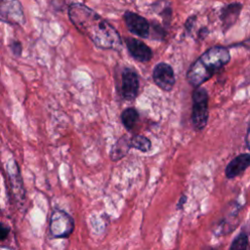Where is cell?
Wrapping results in <instances>:
<instances>
[{
    "instance_id": "obj_16",
    "label": "cell",
    "mask_w": 250,
    "mask_h": 250,
    "mask_svg": "<svg viewBox=\"0 0 250 250\" xmlns=\"http://www.w3.org/2000/svg\"><path fill=\"white\" fill-rule=\"evenodd\" d=\"M11 50L13 51L15 56H20L21 53V45L19 41H13L11 44Z\"/></svg>"
},
{
    "instance_id": "obj_4",
    "label": "cell",
    "mask_w": 250,
    "mask_h": 250,
    "mask_svg": "<svg viewBox=\"0 0 250 250\" xmlns=\"http://www.w3.org/2000/svg\"><path fill=\"white\" fill-rule=\"evenodd\" d=\"M0 21L10 24H24L25 18L19 0H0Z\"/></svg>"
},
{
    "instance_id": "obj_9",
    "label": "cell",
    "mask_w": 250,
    "mask_h": 250,
    "mask_svg": "<svg viewBox=\"0 0 250 250\" xmlns=\"http://www.w3.org/2000/svg\"><path fill=\"white\" fill-rule=\"evenodd\" d=\"M125 43L130 55L141 62H146L150 61L152 57V51L143 41L136 38H126Z\"/></svg>"
},
{
    "instance_id": "obj_6",
    "label": "cell",
    "mask_w": 250,
    "mask_h": 250,
    "mask_svg": "<svg viewBox=\"0 0 250 250\" xmlns=\"http://www.w3.org/2000/svg\"><path fill=\"white\" fill-rule=\"evenodd\" d=\"M154 83L163 91H171L175 85L176 78L172 66L166 62H158L152 70Z\"/></svg>"
},
{
    "instance_id": "obj_11",
    "label": "cell",
    "mask_w": 250,
    "mask_h": 250,
    "mask_svg": "<svg viewBox=\"0 0 250 250\" xmlns=\"http://www.w3.org/2000/svg\"><path fill=\"white\" fill-rule=\"evenodd\" d=\"M240 4L239 3H233L230 5H228L222 12V21L223 24L226 28H229L237 19L240 11Z\"/></svg>"
},
{
    "instance_id": "obj_13",
    "label": "cell",
    "mask_w": 250,
    "mask_h": 250,
    "mask_svg": "<svg viewBox=\"0 0 250 250\" xmlns=\"http://www.w3.org/2000/svg\"><path fill=\"white\" fill-rule=\"evenodd\" d=\"M120 117H121V121H122V124L124 125V127L127 130H132L138 120L139 114H138V111L134 107H128V108H125L121 112Z\"/></svg>"
},
{
    "instance_id": "obj_15",
    "label": "cell",
    "mask_w": 250,
    "mask_h": 250,
    "mask_svg": "<svg viewBox=\"0 0 250 250\" xmlns=\"http://www.w3.org/2000/svg\"><path fill=\"white\" fill-rule=\"evenodd\" d=\"M248 247V235L245 232H241L229 246L230 249H246Z\"/></svg>"
},
{
    "instance_id": "obj_2",
    "label": "cell",
    "mask_w": 250,
    "mask_h": 250,
    "mask_svg": "<svg viewBox=\"0 0 250 250\" xmlns=\"http://www.w3.org/2000/svg\"><path fill=\"white\" fill-rule=\"evenodd\" d=\"M230 60L229 52L222 46H215L205 51L189 67L187 78L193 87H198L223 68Z\"/></svg>"
},
{
    "instance_id": "obj_8",
    "label": "cell",
    "mask_w": 250,
    "mask_h": 250,
    "mask_svg": "<svg viewBox=\"0 0 250 250\" xmlns=\"http://www.w3.org/2000/svg\"><path fill=\"white\" fill-rule=\"evenodd\" d=\"M124 21L128 29L133 34H136L142 38H146L148 36L149 23L142 16L132 12H126L124 15Z\"/></svg>"
},
{
    "instance_id": "obj_7",
    "label": "cell",
    "mask_w": 250,
    "mask_h": 250,
    "mask_svg": "<svg viewBox=\"0 0 250 250\" xmlns=\"http://www.w3.org/2000/svg\"><path fill=\"white\" fill-rule=\"evenodd\" d=\"M121 95L126 101H134L139 93V76L130 69L125 68L121 74Z\"/></svg>"
},
{
    "instance_id": "obj_19",
    "label": "cell",
    "mask_w": 250,
    "mask_h": 250,
    "mask_svg": "<svg viewBox=\"0 0 250 250\" xmlns=\"http://www.w3.org/2000/svg\"><path fill=\"white\" fill-rule=\"evenodd\" d=\"M186 201H187V196H186V195H182L181 198H180V201H179V204H178L177 208H178V209H182L183 206H184V204L186 203Z\"/></svg>"
},
{
    "instance_id": "obj_5",
    "label": "cell",
    "mask_w": 250,
    "mask_h": 250,
    "mask_svg": "<svg viewBox=\"0 0 250 250\" xmlns=\"http://www.w3.org/2000/svg\"><path fill=\"white\" fill-rule=\"evenodd\" d=\"M74 229L73 219L64 211L53 212L50 222V230L55 237H67Z\"/></svg>"
},
{
    "instance_id": "obj_14",
    "label": "cell",
    "mask_w": 250,
    "mask_h": 250,
    "mask_svg": "<svg viewBox=\"0 0 250 250\" xmlns=\"http://www.w3.org/2000/svg\"><path fill=\"white\" fill-rule=\"evenodd\" d=\"M131 147H135L142 152H147L151 149V142L143 135H136L130 140Z\"/></svg>"
},
{
    "instance_id": "obj_10",
    "label": "cell",
    "mask_w": 250,
    "mask_h": 250,
    "mask_svg": "<svg viewBox=\"0 0 250 250\" xmlns=\"http://www.w3.org/2000/svg\"><path fill=\"white\" fill-rule=\"evenodd\" d=\"M250 166V154L241 153L235 156L232 160L229 161L226 167V176L229 179H233L240 175Z\"/></svg>"
},
{
    "instance_id": "obj_12",
    "label": "cell",
    "mask_w": 250,
    "mask_h": 250,
    "mask_svg": "<svg viewBox=\"0 0 250 250\" xmlns=\"http://www.w3.org/2000/svg\"><path fill=\"white\" fill-rule=\"evenodd\" d=\"M130 140H128L126 137H122L117 141V143L112 146L110 156L112 160H118L126 155L128 150L130 149Z\"/></svg>"
},
{
    "instance_id": "obj_18",
    "label": "cell",
    "mask_w": 250,
    "mask_h": 250,
    "mask_svg": "<svg viewBox=\"0 0 250 250\" xmlns=\"http://www.w3.org/2000/svg\"><path fill=\"white\" fill-rule=\"evenodd\" d=\"M245 142H246V145H247L248 148L250 149V123L248 125V129H247V133H246V137H245Z\"/></svg>"
},
{
    "instance_id": "obj_3",
    "label": "cell",
    "mask_w": 250,
    "mask_h": 250,
    "mask_svg": "<svg viewBox=\"0 0 250 250\" xmlns=\"http://www.w3.org/2000/svg\"><path fill=\"white\" fill-rule=\"evenodd\" d=\"M208 93L203 87H196L192 94L191 122L196 130H202L208 121Z\"/></svg>"
},
{
    "instance_id": "obj_1",
    "label": "cell",
    "mask_w": 250,
    "mask_h": 250,
    "mask_svg": "<svg viewBox=\"0 0 250 250\" xmlns=\"http://www.w3.org/2000/svg\"><path fill=\"white\" fill-rule=\"evenodd\" d=\"M73 25L101 49L118 50L121 38L115 28L96 12L80 3L71 4L68 9Z\"/></svg>"
},
{
    "instance_id": "obj_17",
    "label": "cell",
    "mask_w": 250,
    "mask_h": 250,
    "mask_svg": "<svg viewBox=\"0 0 250 250\" xmlns=\"http://www.w3.org/2000/svg\"><path fill=\"white\" fill-rule=\"evenodd\" d=\"M8 233H9V228L3 225L2 223H0V241L6 239L8 236Z\"/></svg>"
}]
</instances>
